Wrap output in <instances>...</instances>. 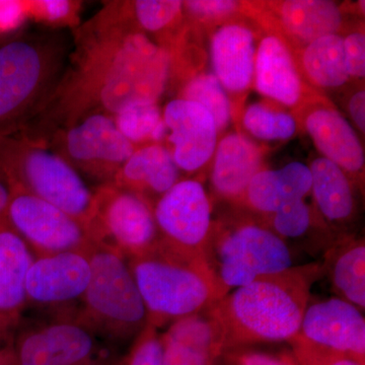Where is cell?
Masks as SVG:
<instances>
[{"label":"cell","mask_w":365,"mask_h":365,"mask_svg":"<svg viewBox=\"0 0 365 365\" xmlns=\"http://www.w3.org/2000/svg\"><path fill=\"white\" fill-rule=\"evenodd\" d=\"M177 98L196 103L210 113L218 132L225 131L232 122V101L212 72H199L185 79Z\"/></svg>","instance_id":"obj_30"},{"label":"cell","mask_w":365,"mask_h":365,"mask_svg":"<svg viewBox=\"0 0 365 365\" xmlns=\"http://www.w3.org/2000/svg\"><path fill=\"white\" fill-rule=\"evenodd\" d=\"M202 255L220 299L257 278L294 266L284 240L253 220L213 222Z\"/></svg>","instance_id":"obj_6"},{"label":"cell","mask_w":365,"mask_h":365,"mask_svg":"<svg viewBox=\"0 0 365 365\" xmlns=\"http://www.w3.org/2000/svg\"><path fill=\"white\" fill-rule=\"evenodd\" d=\"M181 180L169 148L162 143L137 148L112 184L143 197L151 205Z\"/></svg>","instance_id":"obj_23"},{"label":"cell","mask_w":365,"mask_h":365,"mask_svg":"<svg viewBox=\"0 0 365 365\" xmlns=\"http://www.w3.org/2000/svg\"><path fill=\"white\" fill-rule=\"evenodd\" d=\"M295 57L300 72L309 86L322 90H335L349 81L340 34L313 41L300 49Z\"/></svg>","instance_id":"obj_26"},{"label":"cell","mask_w":365,"mask_h":365,"mask_svg":"<svg viewBox=\"0 0 365 365\" xmlns=\"http://www.w3.org/2000/svg\"><path fill=\"white\" fill-rule=\"evenodd\" d=\"M88 248L36 257L26 274V307L50 314L78 311L91 280Z\"/></svg>","instance_id":"obj_12"},{"label":"cell","mask_w":365,"mask_h":365,"mask_svg":"<svg viewBox=\"0 0 365 365\" xmlns=\"http://www.w3.org/2000/svg\"><path fill=\"white\" fill-rule=\"evenodd\" d=\"M9 198H11V189L9 185L0 178V217L6 215Z\"/></svg>","instance_id":"obj_41"},{"label":"cell","mask_w":365,"mask_h":365,"mask_svg":"<svg viewBox=\"0 0 365 365\" xmlns=\"http://www.w3.org/2000/svg\"><path fill=\"white\" fill-rule=\"evenodd\" d=\"M153 216L163 244L202 255L213 220L210 199L199 180H180L155 203Z\"/></svg>","instance_id":"obj_13"},{"label":"cell","mask_w":365,"mask_h":365,"mask_svg":"<svg viewBox=\"0 0 365 365\" xmlns=\"http://www.w3.org/2000/svg\"><path fill=\"white\" fill-rule=\"evenodd\" d=\"M346 67L350 78H364L365 36L364 32H352L343 37Z\"/></svg>","instance_id":"obj_38"},{"label":"cell","mask_w":365,"mask_h":365,"mask_svg":"<svg viewBox=\"0 0 365 365\" xmlns=\"http://www.w3.org/2000/svg\"><path fill=\"white\" fill-rule=\"evenodd\" d=\"M88 256L91 280L78 317L119 347L133 340L148 324L143 297L121 254L93 242Z\"/></svg>","instance_id":"obj_7"},{"label":"cell","mask_w":365,"mask_h":365,"mask_svg":"<svg viewBox=\"0 0 365 365\" xmlns=\"http://www.w3.org/2000/svg\"><path fill=\"white\" fill-rule=\"evenodd\" d=\"M78 312L21 323L13 338L16 364H116L123 356L119 347L85 323Z\"/></svg>","instance_id":"obj_8"},{"label":"cell","mask_w":365,"mask_h":365,"mask_svg":"<svg viewBox=\"0 0 365 365\" xmlns=\"http://www.w3.org/2000/svg\"><path fill=\"white\" fill-rule=\"evenodd\" d=\"M1 341H2V340H1ZM7 343H11V342H7Z\"/></svg>","instance_id":"obj_45"},{"label":"cell","mask_w":365,"mask_h":365,"mask_svg":"<svg viewBox=\"0 0 365 365\" xmlns=\"http://www.w3.org/2000/svg\"><path fill=\"white\" fill-rule=\"evenodd\" d=\"M256 37L244 24L228 23L213 33L211 66L230 101L242 97L253 86Z\"/></svg>","instance_id":"obj_20"},{"label":"cell","mask_w":365,"mask_h":365,"mask_svg":"<svg viewBox=\"0 0 365 365\" xmlns=\"http://www.w3.org/2000/svg\"><path fill=\"white\" fill-rule=\"evenodd\" d=\"M289 343L299 365H365L342 353L312 344L297 336Z\"/></svg>","instance_id":"obj_35"},{"label":"cell","mask_w":365,"mask_h":365,"mask_svg":"<svg viewBox=\"0 0 365 365\" xmlns=\"http://www.w3.org/2000/svg\"><path fill=\"white\" fill-rule=\"evenodd\" d=\"M0 178L9 189H20L56 206L86 227L93 210V189L44 144L21 133L1 137Z\"/></svg>","instance_id":"obj_5"},{"label":"cell","mask_w":365,"mask_h":365,"mask_svg":"<svg viewBox=\"0 0 365 365\" xmlns=\"http://www.w3.org/2000/svg\"><path fill=\"white\" fill-rule=\"evenodd\" d=\"M4 218L36 257L86 250L93 242L83 223L20 189H11Z\"/></svg>","instance_id":"obj_11"},{"label":"cell","mask_w":365,"mask_h":365,"mask_svg":"<svg viewBox=\"0 0 365 365\" xmlns=\"http://www.w3.org/2000/svg\"><path fill=\"white\" fill-rule=\"evenodd\" d=\"M120 4L137 30L148 37L157 36L158 44L167 49L182 32L184 1L181 0H136Z\"/></svg>","instance_id":"obj_28"},{"label":"cell","mask_w":365,"mask_h":365,"mask_svg":"<svg viewBox=\"0 0 365 365\" xmlns=\"http://www.w3.org/2000/svg\"><path fill=\"white\" fill-rule=\"evenodd\" d=\"M211 185L218 196L241 203L253 178L263 170L264 151L241 133H230L217 143Z\"/></svg>","instance_id":"obj_22"},{"label":"cell","mask_w":365,"mask_h":365,"mask_svg":"<svg viewBox=\"0 0 365 365\" xmlns=\"http://www.w3.org/2000/svg\"><path fill=\"white\" fill-rule=\"evenodd\" d=\"M121 359H122V357H121ZM119 361H120V360H119ZM119 361H118L117 364L115 365H119Z\"/></svg>","instance_id":"obj_44"},{"label":"cell","mask_w":365,"mask_h":365,"mask_svg":"<svg viewBox=\"0 0 365 365\" xmlns=\"http://www.w3.org/2000/svg\"><path fill=\"white\" fill-rule=\"evenodd\" d=\"M325 265L330 269L333 292L362 313L365 309V246L364 240H344L330 253Z\"/></svg>","instance_id":"obj_27"},{"label":"cell","mask_w":365,"mask_h":365,"mask_svg":"<svg viewBox=\"0 0 365 365\" xmlns=\"http://www.w3.org/2000/svg\"><path fill=\"white\" fill-rule=\"evenodd\" d=\"M40 143L63 158L85 181L96 182V187L112 184L136 150L119 131L114 118L104 113L57 129Z\"/></svg>","instance_id":"obj_9"},{"label":"cell","mask_w":365,"mask_h":365,"mask_svg":"<svg viewBox=\"0 0 365 365\" xmlns=\"http://www.w3.org/2000/svg\"><path fill=\"white\" fill-rule=\"evenodd\" d=\"M348 113L360 133H365V91L364 88L352 93L348 100Z\"/></svg>","instance_id":"obj_40"},{"label":"cell","mask_w":365,"mask_h":365,"mask_svg":"<svg viewBox=\"0 0 365 365\" xmlns=\"http://www.w3.org/2000/svg\"><path fill=\"white\" fill-rule=\"evenodd\" d=\"M253 86L260 95L284 107L299 110L313 98L289 45L275 33L257 45Z\"/></svg>","instance_id":"obj_17"},{"label":"cell","mask_w":365,"mask_h":365,"mask_svg":"<svg viewBox=\"0 0 365 365\" xmlns=\"http://www.w3.org/2000/svg\"><path fill=\"white\" fill-rule=\"evenodd\" d=\"M0 365H18L16 357H14L13 344L9 345L0 355Z\"/></svg>","instance_id":"obj_42"},{"label":"cell","mask_w":365,"mask_h":365,"mask_svg":"<svg viewBox=\"0 0 365 365\" xmlns=\"http://www.w3.org/2000/svg\"><path fill=\"white\" fill-rule=\"evenodd\" d=\"M13 344V342L7 343L4 342V341L0 340V355L4 353V350L6 349L7 347H9V345Z\"/></svg>","instance_id":"obj_43"},{"label":"cell","mask_w":365,"mask_h":365,"mask_svg":"<svg viewBox=\"0 0 365 365\" xmlns=\"http://www.w3.org/2000/svg\"><path fill=\"white\" fill-rule=\"evenodd\" d=\"M312 223V209L306 200L302 199L283 206L273 215L265 217L264 225L285 241L302 237L311 227Z\"/></svg>","instance_id":"obj_33"},{"label":"cell","mask_w":365,"mask_h":365,"mask_svg":"<svg viewBox=\"0 0 365 365\" xmlns=\"http://www.w3.org/2000/svg\"><path fill=\"white\" fill-rule=\"evenodd\" d=\"M86 228L91 241L114 250L127 260L148 253L160 242L153 205L114 184L93 188Z\"/></svg>","instance_id":"obj_10"},{"label":"cell","mask_w":365,"mask_h":365,"mask_svg":"<svg viewBox=\"0 0 365 365\" xmlns=\"http://www.w3.org/2000/svg\"><path fill=\"white\" fill-rule=\"evenodd\" d=\"M114 118L119 131L135 148L165 143L163 110L158 103L138 102L125 107Z\"/></svg>","instance_id":"obj_29"},{"label":"cell","mask_w":365,"mask_h":365,"mask_svg":"<svg viewBox=\"0 0 365 365\" xmlns=\"http://www.w3.org/2000/svg\"><path fill=\"white\" fill-rule=\"evenodd\" d=\"M241 2L232 0H189L184 1V14L197 21H222L240 11Z\"/></svg>","instance_id":"obj_37"},{"label":"cell","mask_w":365,"mask_h":365,"mask_svg":"<svg viewBox=\"0 0 365 365\" xmlns=\"http://www.w3.org/2000/svg\"><path fill=\"white\" fill-rule=\"evenodd\" d=\"M262 6L277 29L276 35L299 50L324 36L339 34L343 25L340 7L328 0H281L264 2Z\"/></svg>","instance_id":"obj_19"},{"label":"cell","mask_w":365,"mask_h":365,"mask_svg":"<svg viewBox=\"0 0 365 365\" xmlns=\"http://www.w3.org/2000/svg\"><path fill=\"white\" fill-rule=\"evenodd\" d=\"M26 21V0H0V35L19 30Z\"/></svg>","instance_id":"obj_39"},{"label":"cell","mask_w":365,"mask_h":365,"mask_svg":"<svg viewBox=\"0 0 365 365\" xmlns=\"http://www.w3.org/2000/svg\"><path fill=\"white\" fill-rule=\"evenodd\" d=\"M163 119L169 148L180 172L202 169L215 155L217 127L210 113L191 101L175 98L165 106Z\"/></svg>","instance_id":"obj_14"},{"label":"cell","mask_w":365,"mask_h":365,"mask_svg":"<svg viewBox=\"0 0 365 365\" xmlns=\"http://www.w3.org/2000/svg\"><path fill=\"white\" fill-rule=\"evenodd\" d=\"M28 21L51 29L78 28L83 2L76 0H26Z\"/></svg>","instance_id":"obj_32"},{"label":"cell","mask_w":365,"mask_h":365,"mask_svg":"<svg viewBox=\"0 0 365 365\" xmlns=\"http://www.w3.org/2000/svg\"><path fill=\"white\" fill-rule=\"evenodd\" d=\"M119 365H163L162 340L158 329L146 324L134 338L129 351L120 359Z\"/></svg>","instance_id":"obj_34"},{"label":"cell","mask_w":365,"mask_h":365,"mask_svg":"<svg viewBox=\"0 0 365 365\" xmlns=\"http://www.w3.org/2000/svg\"><path fill=\"white\" fill-rule=\"evenodd\" d=\"M311 186V172L304 163L294 162L278 170L263 169L250 182L241 203L265 218L287 204L306 199Z\"/></svg>","instance_id":"obj_24"},{"label":"cell","mask_w":365,"mask_h":365,"mask_svg":"<svg viewBox=\"0 0 365 365\" xmlns=\"http://www.w3.org/2000/svg\"><path fill=\"white\" fill-rule=\"evenodd\" d=\"M299 110L302 127L322 158L337 165L351 181H360L364 177V148L348 120L328 101L317 95Z\"/></svg>","instance_id":"obj_15"},{"label":"cell","mask_w":365,"mask_h":365,"mask_svg":"<svg viewBox=\"0 0 365 365\" xmlns=\"http://www.w3.org/2000/svg\"><path fill=\"white\" fill-rule=\"evenodd\" d=\"M324 272L322 264L292 266L235 288L206 309L218 327L225 352L294 339L314 281Z\"/></svg>","instance_id":"obj_2"},{"label":"cell","mask_w":365,"mask_h":365,"mask_svg":"<svg viewBox=\"0 0 365 365\" xmlns=\"http://www.w3.org/2000/svg\"><path fill=\"white\" fill-rule=\"evenodd\" d=\"M33 252L0 217V340L13 342L26 309V278Z\"/></svg>","instance_id":"obj_18"},{"label":"cell","mask_w":365,"mask_h":365,"mask_svg":"<svg viewBox=\"0 0 365 365\" xmlns=\"http://www.w3.org/2000/svg\"><path fill=\"white\" fill-rule=\"evenodd\" d=\"M127 261L143 297L148 324L158 330L201 313L220 299L203 255L178 251L160 241L148 253Z\"/></svg>","instance_id":"obj_4"},{"label":"cell","mask_w":365,"mask_h":365,"mask_svg":"<svg viewBox=\"0 0 365 365\" xmlns=\"http://www.w3.org/2000/svg\"><path fill=\"white\" fill-rule=\"evenodd\" d=\"M297 336L365 364L364 313L345 300L334 297L307 306Z\"/></svg>","instance_id":"obj_16"},{"label":"cell","mask_w":365,"mask_h":365,"mask_svg":"<svg viewBox=\"0 0 365 365\" xmlns=\"http://www.w3.org/2000/svg\"><path fill=\"white\" fill-rule=\"evenodd\" d=\"M71 43L63 33H33L0 46V138L25 130L52 95Z\"/></svg>","instance_id":"obj_3"},{"label":"cell","mask_w":365,"mask_h":365,"mask_svg":"<svg viewBox=\"0 0 365 365\" xmlns=\"http://www.w3.org/2000/svg\"><path fill=\"white\" fill-rule=\"evenodd\" d=\"M245 129L262 141H285L297 133L299 123L292 113L267 103L248 106L242 114Z\"/></svg>","instance_id":"obj_31"},{"label":"cell","mask_w":365,"mask_h":365,"mask_svg":"<svg viewBox=\"0 0 365 365\" xmlns=\"http://www.w3.org/2000/svg\"><path fill=\"white\" fill-rule=\"evenodd\" d=\"M73 47L45 107L21 132L34 141L95 113L115 116L134 103H158L169 86V50L137 30L120 1L106 2L74 29Z\"/></svg>","instance_id":"obj_1"},{"label":"cell","mask_w":365,"mask_h":365,"mask_svg":"<svg viewBox=\"0 0 365 365\" xmlns=\"http://www.w3.org/2000/svg\"><path fill=\"white\" fill-rule=\"evenodd\" d=\"M227 365H299L292 353H268L249 348H237L223 353Z\"/></svg>","instance_id":"obj_36"},{"label":"cell","mask_w":365,"mask_h":365,"mask_svg":"<svg viewBox=\"0 0 365 365\" xmlns=\"http://www.w3.org/2000/svg\"><path fill=\"white\" fill-rule=\"evenodd\" d=\"M163 365H217L222 359V335L203 311L170 324L160 335Z\"/></svg>","instance_id":"obj_21"},{"label":"cell","mask_w":365,"mask_h":365,"mask_svg":"<svg viewBox=\"0 0 365 365\" xmlns=\"http://www.w3.org/2000/svg\"><path fill=\"white\" fill-rule=\"evenodd\" d=\"M311 193L319 215L329 222L343 223L352 217L355 209L352 181L344 170L324 158L309 165Z\"/></svg>","instance_id":"obj_25"}]
</instances>
